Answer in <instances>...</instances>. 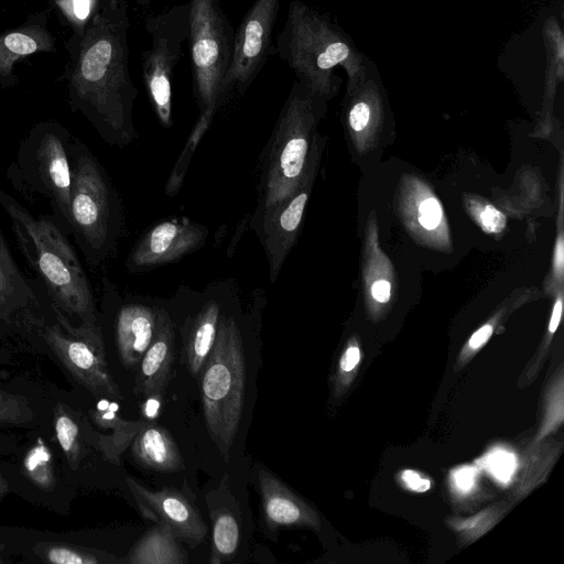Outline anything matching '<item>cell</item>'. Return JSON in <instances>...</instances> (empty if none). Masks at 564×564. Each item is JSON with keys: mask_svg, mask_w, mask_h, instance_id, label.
Wrapping results in <instances>:
<instances>
[{"mask_svg": "<svg viewBox=\"0 0 564 564\" xmlns=\"http://www.w3.org/2000/svg\"><path fill=\"white\" fill-rule=\"evenodd\" d=\"M199 376L207 432L228 460L242 415L246 386L245 351L234 316H220L215 345Z\"/></svg>", "mask_w": 564, "mask_h": 564, "instance_id": "obj_6", "label": "cell"}, {"mask_svg": "<svg viewBox=\"0 0 564 564\" xmlns=\"http://www.w3.org/2000/svg\"><path fill=\"white\" fill-rule=\"evenodd\" d=\"M51 312L50 301L21 271L0 226V323L36 332Z\"/></svg>", "mask_w": 564, "mask_h": 564, "instance_id": "obj_11", "label": "cell"}, {"mask_svg": "<svg viewBox=\"0 0 564 564\" xmlns=\"http://www.w3.org/2000/svg\"><path fill=\"white\" fill-rule=\"evenodd\" d=\"M370 118V108L365 102L356 104L349 112V124L355 131L366 128Z\"/></svg>", "mask_w": 564, "mask_h": 564, "instance_id": "obj_33", "label": "cell"}, {"mask_svg": "<svg viewBox=\"0 0 564 564\" xmlns=\"http://www.w3.org/2000/svg\"><path fill=\"white\" fill-rule=\"evenodd\" d=\"M158 307L141 303L121 304L115 321V336L118 355L123 366L134 369L139 366L150 346L156 327Z\"/></svg>", "mask_w": 564, "mask_h": 564, "instance_id": "obj_17", "label": "cell"}, {"mask_svg": "<svg viewBox=\"0 0 564 564\" xmlns=\"http://www.w3.org/2000/svg\"><path fill=\"white\" fill-rule=\"evenodd\" d=\"M74 34L85 31L97 12L100 0H52Z\"/></svg>", "mask_w": 564, "mask_h": 564, "instance_id": "obj_26", "label": "cell"}, {"mask_svg": "<svg viewBox=\"0 0 564 564\" xmlns=\"http://www.w3.org/2000/svg\"><path fill=\"white\" fill-rule=\"evenodd\" d=\"M48 8L30 14L26 20L0 33V87H14L19 79L13 65L19 59L35 53H56V37L48 30Z\"/></svg>", "mask_w": 564, "mask_h": 564, "instance_id": "obj_15", "label": "cell"}, {"mask_svg": "<svg viewBox=\"0 0 564 564\" xmlns=\"http://www.w3.org/2000/svg\"><path fill=\"white\" fill-rule=\"evenodd\" d=\"M476 477L477 469L471 466L460 467L452 475L453 482L460 492H469L475 487Z\"/></svg>", "mask_w": 564, "mask_h": 564, "instance_id": "obj_32", "label": "cell"}, {"mask_svg": "<svg viewBox=\"0 0 564 564\" xmlns=\"http://www.w3.org/2000/svg\"><path fill=\"white\" fill-rule=\"evenodd\" d=\"M562 315V301L557 300L552 312L551 321L549 324V330L554 333L557 329Z\"/></svg>", "mask_w": 564, "mask_h": 564, "instance_id": "obj_39", "label": "cell"}, {"mask_svg": "<svg viewBox=\"0 0 564 564\" xmlns=\"http://www.w3.org/2000/svg\"><path fill=\"white\" fill-rule=\"evenodd\" d=\"M236 1H241V0H236Z\"/></svg>", "mask_w": 564, "mask_h": 564, "instance_id": "obj_44", "label": "cell"}, {"mask_svg": "<svg viewBox=\"0 0 564 564\" xmlns=\"http://www.w3.org/2000/svg\"><path fill=\"white\" fill-rule=\"evenodd\" d=\"M69 130L57 121L34 123L20 141L7 170L11 185L24 195L47 199L54 223L70 235Z\"/></svg>", "mask_w": 564, "mask_h": 564, "instance_id": "obj_4", "label": "cell"}, {"mask_svg": "<svg viewBox=\"0 0 564 564\" xmlns=\"http://www.w3.org/2000/svg\"><path fill=\"white\" fill-rule=\"evenodd\" d=\"M359 359H360V351H359V349L356 346L349 347L345 351V354L343 355V357L340 359V364H339L340 369L344 372L351 371L357 366V364L359 362Z\"/></svg>", "mask_w": 564, "mask_h": 564, "instance_id": "obj_35", "label": "cell"}, {"mask_svg": "<svg viewBox=\"0 0 564 564\" xmlns=\"http://www.w3.org/2000/svg\"><path fill=\"white\" fill-rule=\"evenodd\" d=\"M132 455L145 468L156 471H178L184 462L170 432L161 426L142 430L132 443Z\"/></svg>", "mask_w": 564, "mask_h": 564, "instance_id": "obj_20", "label": "cell"}, {"mask_svg": "<svg viewBox=\"0 0 564 564\" xmlns=\"http://www.w3.org/2000/svg\"><path fill=\"white\" fill-rule=\"evenodd\" d=\"M23 468L28 478L43 490H51L56 480L53 456L46 444L39 438L37 443L26 453Z\"/></svg>", "mask_w": 564, "mask_h": 564, "instance_id": "obj_24", "label": "cell"}, {"mask_svg": "<svg viewBox=\"0 0 564 564\" xmlns=\"http://www.w3.org/2000/svg\"><path fill=\"white\" fill-rule=\"evenodd\" d=\"M39 554L43 561L55 564H99L121 562V560L116 558L111 554L58 543L44 544L40 547Z\"/></svg>", "mask_w": 564, "mask_h": 564, "instance_id": "obj_23", "label": "cell"}, {"mask_svg": "<svg viewBox=\"0 0 564 564\" xmlns=\"http://www.w3.org/2000/svg\"><path fill=\"white\" fill-rule=\"evenodd\" d=\"M128 9L127 0H100L85 31L73 33L65 44L70 110L79 112L105 143L120 148L137 138L133 106L138 90L129 68Z\"/></svg>", "mask_w": 564, "mask_h": 564, "instance_id": "obj_1", "label": "cell"}, {"mask_svg": "<svg viewBox=\"0 0 564 564\" xmlns=\"http://www.w3.org/2000/svg\"><path fill=\"white\" fill-rule=\"evenodd\" d=\"M70 235L91 268L104 263L115 251L122 229L119 194L108 173L78 138L72 137Z\"/></svg>", "mask_w": 564, "mask_h": 564, "instance_id": "obj_3", "label": "cell"}, {"mask_svg": "<svg viewBox=\"0 0 564 564\" xmlns=\"http://www.w3.org/2000/svg\"><path fill=\"white\" fill-rule=\"evenodd\" d=\"M127 481L139 503L178 540L193 547L204 541L207 527L199 511L181 492L173 489L152 491L131 478Z\"/></svg>", "mask_w": 564, "mask_h": 564, "instance_id": "obj_14", "label": "cell"}, {"mask_svg": "<svg viewBox=\"0 0 564 564\" xmlns=\"http://www.w3.org/2000/svg\"><path fill=\"white\" fill-rule=\"evenodd\" d=\"M442 207L434 197L423 200L419 207V223L427 230L436 228L442 220Z\"/></svg>", "mask_w": 564, "mask_h": 564, "instance_id": "obj_29", "label": "cell"}, {"mask_svg": "<svg viewBox=\"0 0 564 564\" xmlns=\"http://www.w3.org/2000/svg\"><path fill=\"white\" fill-rule=\"evenodd\" d=\"M7 490V487L4 485V482L2 481V479L0 478V497L6 492Z\"/></svg>", "mask_w": 564, "mask_h": 564, "instance_id": "obj_42", "label": "cell"}, {"mask_svg": "<svg viewBox=\"0 0 564 564\" xmlns=\"http://www.w3.org/2000/svg\"><path fill=\"white\" fill-rule=\"evenodd\" d=\"M22 416V406L13 395L0 392V421H18Z\"/></svg>", "mask_w": 564, "mask_h": 564, "instance_id": "obj_31", "label": "cell"}, {"mask_svg": "<svg viewBox=\"0 0 564 564\" xmlns=\"http://www.w3.org/2000/svg\"><path fill=\"white\" fill-rule=\"evenodd\" d=\"M0 206L10 219L21 254L39 278L50 303L68 319L97 326L91 285L67 235L53 219L33 215L3 189Z\"/></svg>", "mask_w": 564, "mask_h": 564, "instance_id": "obj_2", "label": "cell"}, {"mask_svg": "<svg viewBox=\"0 0 564 564\" xmlns=\"http://www.w3.org/2000/svg\"><path fill=\"white\" fill-rule=\"evenodd\" d=\"M137 1V4L140 7V8H147L151 4V2L153 0H135Z\"/></svg>", "mask_w": 564, "mask_h": 564, "instance_id": "obj_41", "label": "cell"}, {"mask_svg": "<svg viewBox=\"0 0 564 564\" xmlns=\"http://www.w3.org/2000/svg\"><path fill=\"white\" fill-rule=\"evenodd\" d=\"M482 229L489 234H499L505 229L506 216L492 206H486L479 213Z\"/></svg>", "mask_w": 564, "mask_h": 564, "instance_id": "obj_30", "label": "cell"}, {"mask_svg": "<svg viewBox=\"0 0 564 564\" xmlns=\"http://www.w3.org/2000/svg\"><path fill=\"white\" fill-rule=\"evenodd\" d=\"M174 323L165 308L158 307L155 333L139 364L138 393L145 398L164 395L174 362Z\"/></svg>", "mask_w": 564, "mask_h": 564, "instance_id": "obj_16", "label": "cell"}, {"mask_svg": "<svg viewBox=\"0 0 564 564\" xmlns=\"http://www.w3.org/2000/svg\"><path fill=\"white\" fill-rule=\"evenodd\" d=\"M563 260H564L563 240H562V238H558L556 249H555V267L560 273L562 272V269H563Z\"/></svg>", "mask_w": 564, "mask_h": 564, "instance_id": "obj_40", "label": "cell"}, {"mask_svg": "<svg viewBox=\"0 0 564 564\" xmlns=\"http://www.w3.org/2000/svg\"><path fill=\"white\" fill-rule=\"evenodd\" d=\"M479 464L499 482L508 484L516 469L517 458L513 453L503 448L489 452Z\"/></svg>", "mask_w": 564, "mask_h": 564, "instance_id": "obj_28", "label": "cell"}, {"mask_svg": "<svg viewBox=\"0 0 564 564\" xmlns=\"http://www.w3.org/2000/svg\"><path fill=\"white\" fill-rule=\"evenodd\" d=\"M240 540V528L236 517L227 511L220 510L213 519L212 551L208 562L221 564L230 561L238 549Z\"/></svg>", "mask_w": 564, "mask_h": 564, "instance_id": "obj_22", "label": "cell"}, {"mask_svg": "<svg viewBox=\"0 0 564 564\" xmlns=\"http://www.w3.org/2000/svg\"><path fill=\"white\" fill-rule=\"evenodd\" d=\"M390 283L386 280H378L371 286L373 299L380 303H386L390 299Z\"/></svg>", "mask_w": 564, "mask_h": 564, "instance_id": "obj_36", "label": "cell"}, {"mask_svg": "<svg viewBox=\"0 0 564 564\" xmlns=\"http://www.w3.org/2000/svg\"><path fill=\"white\" fill-rule=\"evenodd\" d=\"M401 478L404 481V484L412 490L417 492H424L430 489L431 482L429 479L421 477L416 471L414 470H404L401 474Z\"/></svg>", "mask_w": 564, "mask_h": 564, "instance_id": "obj_34", "label": "cell"}, {"mask_svg": "<svg viewBox=\"0 0 564 564\" xmlns=\"http://www.w3.org/2000/svg\"><path fill=\"white\" fill-rule=\"evenodd\" d=\"M55 433L68 465L77 468L82 451L80 432L77 422L63 404L55 409Z\"/></svg>", "mask_w": 564, "mask_h": 564, "instance_id": "obj_25", "label": "cell"}, {"mask_svg": "<svg viewBox=\"0 0 564 564\" xmlns=\"http://www.w3.org/2000/svg\"><path fill=\"white\" fill-rule=\"evenodd\" d=\"M262 513L272 529L315 525L312 509L274 474L261 466L258 470Z\"/></svg>", "mask_w": 564, "mask_h": 564, "instance_id": "obj_18", "label": "cell"}, {"mask_svg": "<svg viewBox=\"0 0 564 564\" xmlns=\"http://www.w3.org/2000/svg\"><path fill=\"white\" fill-rule=\"evenodd\" d=\"M177 540L158 522L134 544L127 561L131 564H186V552Z\"/></svg>", "mask_w": 564, "mask_h": 564, "instance_id": "obj_21", "label": "cell"}, {"mask_svg": "<svg viewBox=\"0 0 564 564\" xmlns=\"http://www.w3.org/2000/svg\"><path fill=\"white\" fill-rule=\"evenodd\" d=\"M220 304L217 300H208L191 318L184 341L185 362L189 373L196 378L215 345L219 319Z\"/></svg>", "mask_w": 564, "mask_h": 564, "instance_id": "obj_19", "label": "cell"}, {"mask_svg": "<svg viewBox=\"0 0 564 564\" xmlns=\"http://www.w3.org/2000/svg\"><path fill=\"white\" fill-rule=\"evenodd\" d=\"M213 118V115L199 113L198 120L188 138L187 144L182 155L180 156V160L177 161L175 169L173 170L171 178L169 180L166 191L170 195L174 194L177 191L181 180L183 178V174L185 173V170L189 162L191 155L195 147L198 144V141L202 139V137L208 129Z\"/></svg>", "mask_w": 564, "mask_h": 564, "instance_id": "obj_27", "label": "cell"}, {"mask_svg": "<svg viewBox=\"0 0 564 564\" xmlns=\"http://www.w3.org/2000/svg\"><path fill=\"white\" fill-rule=\"evenodd\" d=\"M492 334V326L487 324L482 327H480L477 332L473 334V336L469 339V346L471 348H478L482 344H485L490 335Z\"/></svg>", "mask_w": 564, "mask_h": 564, "instance_id": "obj_37", "label": "cell"}, {"mask_svg": "<svg viewBox=\"0 0 564 564\" xmlns=\"http://www.w3.org/2000/svg\"><path fill=\"white\" fill-rule=\"evenodd\" d=\"M189 21L191 8L186 2L150 14L144 22L151 46L142 53V82L160 123L166 128L173 122L172 82L188 37Z\"/></svg>", "mask_w": 564, "mask_h": 564, "instance_id": "obj_8", "label": "cell"}, {"mask_svg": "<svg viewBox=\"0 0 564 564\" xmlns=\"http://www.w3.org/2000/svg\"><path fill=\"white\" fill-rule=\"evenodd\" d=\"M317 96L305 83H293L270 139L252 221L286 198L302 182L310 160Z\"/></svg>", "mask_w": 564, "mask_h": 564, "instance_id": "obj_5", "label": "cell"}, {"mask_svg": "<svg viewBox=\"0 0 564 564\" xmlns=\"http://www.w3.org/2000/svg\"><path fill=\"white\" fill-rule=\"evenodd\" d=\"M311 156L297 188L272 209L252 221L264 248L269 276L274 282L301 227L310 196Z\"/></svg>", "mask_w": 564, "mask_h": 564, "instance_id": "obj_13", "label": "cell"}, {"mask_svg": "<svg viewBox=\"0 0 564 564\" xmlns=\"http://www.w3.org/2000/svg\"><path fill=\"white\" fill-rule=\"evenodd\" d=\"M208 236L203 225L186 217L161 221L151 227L127 258L129 272H141L174 262L199 248Z\"/></svg>", "mask_w": 564, "mask_h": 564, "instance_id": "obj_12", "label": "cell"}, {"mask_svg": "<svg viewBox=\"0 0 564 564\" xmlns=\"http://www.w3.org/2000/svg\"><path fill=\"white\" fill-rule=\"evenodd\" d=\"M162 398L163 397L160 395L147 397V401L143 405V414L147 417L154 419L158 415Z\"/></svg>", "mask_w": 564, "mask_h": 564, "instance_id": "obj_38", "label": "cell"}, {"mask_svg": "<svg viewBox=\"0 0 564 564\" xmlns=\"http://www.w3.org/2000/svg\"><path fill=\"white\" fill-rule=\"evenodd\" d=\"M188 44L193 91L199 113L215 116L230 64L235 31L220 0H189Z\"/></svg>", "mask_w": 564, "mask_h": 564, "instance_id": "obj_7", "label": "cell"}, {"mask_svg": "<svg viewBox=\"0 0 564 564\" xmlns=\"http://www.w3.org/2000/svg\"><path fill=\"white\" fill-rule=\"evenodd\" d=\"M51 308V316L36 330L39 336L72 376L93 394L120 399V389L107 365L99 325L75 326L52 304Z\"/></svg>", "mask_w": 564, "mask_h": 564, "instance_id": "obj_9", "label": "cell"}, {"mask_svg": "<svg viewBox=\"0 0 564 564\" xmlns=\"http://www.w3.org/2000/svg\"><path fill=\"white\" fill-rule=\"evenodd\" d=\"M2 562H3V561H2V558L0 557V563H2Z\"/></svg>", "mask_w": 564, "mask_h": 564, "instance_id": "obj_43", "label": "cell"}, {"mask_svg": "<svg viewBox=\"0 0 564 564\" xmlns=\"http://www.w3.org/2000/svg\"><path fill=\"white\" fill-rule=\"evenodd\" d=\"M281 0H254L234 36L230 64L224 77L220 106L241 96L254 82L268 57L275 53L273 29Z\"/></svg>", "mask_w": 564, "mask_h": 564, "instance_id": "obj_10", "label": "cell"}]
</instances>
